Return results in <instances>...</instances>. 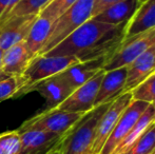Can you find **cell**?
<instances>
[{
	"instance_id": "277c9868",
	"label": "cell",
	"mask_w": 155,
	"mask_h": 154,
	"mask_svg": "<svg viewBox=\"0 0 155 154\" xmlns=\"http://www.w3.org/2000/svg\"><path fill=\"white\" fill-rule=\"evenodd\" d=\"M78 62H80V60L75 56H36L30 62L27 70L21 74L25 81V87L19 90L14 97L25 95V91L35 84L45 78L59 74L67 68Z\"/></svg>"
},
{
	"instance_id": "836d02e7",
	"label": "cell",
	"mask_w": 155,
	"mask_h": 154,
	"mask_svg": "<svg viewBox=\"0 0 155 154\" xmlns=\"http://www.w3.org/2000/svg\"><path fill=\"white\" fill-rule=\"evenodd\" d=\"M154 125H155V121H154Z\"/></svg>"
},
{
	"instance_id": "d4e9b609",
	"label": "cell",
	"mask_w": 155,
	"mask_h": 154,
	"mask_svg": "<svg viewBox=\"0 0 155 154\" xmlns=\"http://www.w3.org/2000/svg\"><path fill=\"white\" fill-rule=\"evenodd\" d=\"M23 87L25 81L21 75L6 76L0 79V101L14 97Z\"/></svg>"
},
{
	"instance_id": "83f0119b",
	"label": "cell",
	"mask_w": 155,
	"mask_h": 154,
	"mask_svg": "<svg viewBox=\"0 0 155 154\" xmlns=\"http://www.w3.org/2000/svg\"><path fill=\"white\" fill-rule=\"evenodd\" d=\"M19 0H0V18L8 13Z\"/></svg>"
},
{
	"instance_id": "cb8c5ba5",
	"label": "cell",
	"mask_w": 155,
	"mask_h": 154,
	"mask_svg": "<svg viewBox=\"0 0 155 154\" xmlns=\"http://www.w3.org/2000/svg\"><path fill=\"white\" fill-rule=\"evenodd\" d=\"M21 136L18 130L0 134V154H20Z\"/></svg>"
},
{
	"instance_id": "9a60e30c",
	"label": "cell",
	"mask_w": 155,
	"mask_h": 154,
	"mask_svg": "<svg viewBox=\"0 0 155 154\" xmlns=\"http://www.w3.org/2000/svg\"><path fill=\"white\" fill-rule=\"evenodd\" d=\"M126 79L127 67L111 71H104V77L101 79L95 101H94V108L113 101L119 95L123 94Z\"/></svg>"
},
{
	"instance_id": "ba28073f",
	"label": "cell",
	"mask_w": 155,
	"mask_h": 154,
	"mask_svg": "<svg viewBox=\"0 0 155 154\" xmlns=\"http://www.w3.org/2000/svg\"><path fill=\"white\" fill-rule=\"evenodd\" d=\"M131 101H132V95H131L130 92L119 95L116 99L112 101L110 107L104 112V114L99 120L91 154L100 153L104 143L107 142L111 132L113 131L114 127L116 126L118 119L120 118L121 114L128 108Z\"/></svg>"
},
{
	"instance_id": "7a4b0ae2",
	"label": "cell",
	"mask_w": 155,
	"mask_h": 154,
	"mask_svg": "<svg viewBox=\"0 0 155 154\" xmlns=\"http://www.w3.org/2000/svg\"><path fill=\"white\" fill-rule=\"evenodd\" d=\"M111 103L112 101L87 112L62 136L58 145L61 154H91L98 123Z\"/></svg>"
},
{
	"instance_id": "ffe728a7",
	"label": "cell",
	"mask_w": 155,
	"mask_h": 154,
	"mask_svg": "<svg viewBox=\"0 0 155 154\" xmlns=\"http://www.w3.org/2000/svg\"><path fill=\"white\" fill-rule=\"evenodd\" d=\"M155 121V109L152 105H149V107L146 109V111L141 114L139 119L136 121L134 127L132 128L129 134L126 136V138L118 145L116 149L113 151L112 154H124L141 136V134L150 127Z\"/></svg>"
},
{
	"instance_id": "7c38bea8",
	"label": "cell",
	"mask_w": 155,
	"mask_h": 154,
	"mask_svg": "<svg viewBox=\"0 0 155 154\" xmlns=\"http://www.w3.org/2000/svg\"><path fill=\"white\" fill-rule=\"evenodd\" d=\"M19 131V130H18ZM20 154H45L58 146L62 136L40 130H22Z\"/></svg>"
},
{
	"instance_id": "3957f363",
	"label": "cell",
	"mask_w": 155,
	"mask_h": 154,
	"mask_svg": "<svg viewBox=\"0 0 155 154\" xmlns=\"http://www.w3.org/2000/svg\"><path fill=\"white\" fill-rule=\"evenodd\" d=\"M93 5L94 0H77L59 18L56 19L53 22L49 38L40 55L48 53L72 32L90 20L92 18Z\"/></svg>"
},
{
	"instance_id": "4dcf8cb0",
	"label": "cell",
	"mask_w": 155,
	"mask_h": 154,
	"mask_svg": "<svg viewBox=\"0 0 155 154\" xmlns=\"http://www.w3.org/2000/svg\"><path fill=\"white\" fill-rule=\"evenodd\" d=\"M145 1H146V0H139V3L141 4V3H143V2H145Z\"/></svg>"
},
{
	"instance_id": "484cf974",
	"label": "cell",
	"mask_w": 155,
	"mask_h": 154,
	"mask_svg": "<svg viewBox=\"0 0 155 154\" xmlns=\"http://www.w3.org/2000/svg\"><path fill=\"white\" fill-rule=\"evenodd\" d=\"M77 0H51L40 12L39 16L51 20L52 22L58 19L60 16L71 8Z\"/></svg>"
},
{
	"instance_id": "f546056e",
	"label": "cell",
	"mask_w": 155,
	"mask_h": 154,
	"mask_svg": "<svg viewBox=\"0 0 155 154\" xmlns=\"http://www.w3.org/2000/svg\"><path fill=\"white\" fill-rule=\"evenodd\" d=\"M3 50L0 49V68H1V61H2V56H3ZM1 71V70H0Z\"/></svg>"
},
{
	"instance_id": "44dd1931",
	"label": "cell",
	"mask_w": 155,
	"mask_h": 154,
	"mask_svg": "<svg viewBox=\"0 0 155 154\" xmlns=\"http://www.w3.org/2000/svg\"><path fill=\"white\" fill-rule=\"evenodd\" d=\"M51 0H19L8 13L0 18V25L11 19L25 16H39L40 12Z\"/></svg>"
},
{
	"instance_id": "8992f818",
	"label": "cell",
	"mask_w": 155,
	"mask_h": 154,
	"mask_svg": "<svg viewBox=\"0 0 155 154\" xmlns=\"http://www.w3.org/2000/svg\"><path fill=\"white\" fill-rule=\"evenodd\" d=\"M86 113L62 111L57 108L45 110L22 123V130H40L63 136Z\"/></svg>"
},
{
	"instance_id": "7402d4cb",
	"label": "cell",
	"mask_w": 155,
	"mask_h": 154,
	"mask_svg": "<svg viewBox=\"0 0 155 154\" xmlns=\"http://www.w3.org/2000/svg\"><path fill=\"white\" fill-rule=\"evenodd\" d=\"M154 150L155 125L153 123L124 154H152Z\"/></svg>"
},
{
	"instance_id": "5bb4252c",
	"label": "cell",
	"mask_w": 155,
	"mask_h": 154,
	"mask_svg": "<svg viewBox=\"0 0 155 154\" xmlns=\"http://www.w3.org/2000/svg\"><path fill=\"white\" fill-rule=\"evenodd\" d=\"M106 59L107 57H101L98 59L80 61L67 68L58 75L64 80L65 84L72 90L75 91L76 89L86 84L88 80H90L99 71L102 70Z\"/></svg>"
},
{
	"instance_id": "1f68e13d",
	"label": "cell",
	"mask_w": 155,
	"mask_h": 154,
	"mask_svg": "<svg viewBox=\"0 0 155 154\" xmlns=\"http://www.w3.org/2000/svg\"><path fill=\"white\" fill-rule=\"evenodd\" d=\"M151 105H152V106H153V107H154V109H155V101H154V103H151Z\"/></svg>"
},
{
	"instance_id": "8fae6325",
	"label": "cell",
	"mask_w": 155,
	"mask_h": 154,
	"mask_svg": "<svg viewBox=\"0 0 155 154\" xmlns=\"http://www.w3.org/2000/svg\"><path fill=\"white\" fill-rule=\"evenodd\" d=\"M155 73V43L127 66V79L123 94L129 93Z\"/></svg>"
},
{
	"instance_id": "4316f807",
	"label": "cell",
	"mask_w": 155,
	"mask_h": 154,
	"mask_svg": "<svg viewBox=\"0 0 155 154\" xmlns=\"http://www.w3.org/2000/svg\"><path fill=\"white\" fill-rule=\"evenodd\" d=\"M124 1V0H94V5L92 11V18L108 8L109 6L113 5V4L117 3V2Z\"/></svg>"
},
{
	"instance_id": "4fadbf2b",
	"label": "cell",
	"mask_w": 155,
	"mask_h": 154,
	"mask_svg": "<svg viewBox=\"0 0 155 154\" xmlns=\"http://www.w3.org/2000/svg\"><path fill=\"white\" fill-rule=\"evenodd\" d=\"M37 18L35 15L18 17L0 25V49L5 51L25 40Z\"/></svg>"
},
{
	"instance_id": "30bf717a",
	"label": "cell",
	"mask_w": 155,
	"mask_h": 154,
	"mask_svg": "<svg viewBox=\"0 0 155 154\" xmlns=\"http://www.w3.org/2000/svg\"><path fill=\"white\" fill-rule=\"evenodd\" d=\"M33 91L39 92L47 100V109H55L74 92L59 75H54L35 84L25 91V94Z\"/></svg>"
},
{
	"instance_id": "f1b7e54d",
	"label": "cell",
	"mask_w": 155,
	"mask_h": 154,
	"mask_svg": "<svg viewBox=\"0 0 155 154\" xmlns=\"http://www.w3.org/2000/svg\"><path fill=\"white\" fill-rule=\"evenodd\" d=\"M59 145V144H58ZM45 154H61V151H60V148H59V146H57V147H55L54 149H52V150H50L48 153H45Z\"/></svg>"
},
{
	"instance_id": "6da1fadb",
	"label": "cell",
	"mask_w": 155,
	"mask_h": 154,
	"mask_svg": "<svg viewBox=\"0 0 155 154\" xmlns=\"http://www.w3.org/2000/svg\"><path fill=\"white\" fill-rule=\"evenodd\" d=\"M126 25H111L90 19L43 55L75 56L80 61L108 58L124 40Z\"/></svg>"
},
{
	"instance_id": "52a82bcc",
	"label": "cell",
	"mask_w": 155,
	"mask_h": 154,
	"mask_svg": "<svg viewBox=\"0 0 155 154\" xmlns=\"http://www.w3.org/2000/svg\"><path fill=\"white\" fill-rule=\"evenodd\" d=\"M149 105L150 103L132 99L131 103L121 114L120 118L118 119L116 126L111 132L107 142L104 143L99 154H112L113 151L118 147V145L123 142L129 134V132L132 130L136 121L139 119L141 114L146 111V109L149 107Z\"/></svg>"
},
{
	"instance_id": "2e32d148",
	"label": "cell",
	"mask_w": 155,
	"mask_h": 154,
	"mask_svg": "<svg viewBox=\"0 0 155 154\" xmlns=\"http://www.w3.org/2000/svg\"><path fill=\"white\" fill-rule=\"evenodd\" d=\"M34 56L30 53L23 40L3 52L0 70L8 76L21 75L27 70Z\"/></svg>"
},
{
	"instance_id": "603a6c76",
	"label": "cell",
	"mask_w": 155,
	"mask_h": 154,
	"mask_svg": "<svg viewBox=\"0 0 155 154\" xmlns=\"http://www.w3.org/2000/svg\"><path fill=\"white\" fill-rule=\"evenodd\" d=\"M130 93L133 100L143 101L150 105L153 103L155 101V73L139 84Z\"/></svg>"
},
{
	"instance_id": "9c48e42d",
	"label": "cell",
	"mask_w": 155,
	"mask_h": 154,
	"mask_svg": "<svg viewBox=\"0 0 155 154\" xmlns=\"http://www.w3.org/2000/svg\"><path fill=\"white\" fill-rule=\"evenodd\" d=\"M104 74V70L99 71L86 84L76 89L62 103L58 106L57 109L68 112H78V113H87L91 111L94 108V101Z\"/></svg>"
},
{
	"instance_id": "d6a6232c",
	"label": "cell",
	"mask_w": 155,
	"mask_h": 154,
	"mask_svg": "<svg viewBox=\"0 0 155 154\" xmlns=\"http://www.w3.org/2000/svg\"><path fill=\"white\" fill-rule=\"evenodd\" d=\"M152 154H155V150L153 151V153H152Z\"/></svg>"
},
{
	"instance_id": "ac0fdd59",
	"label": "cell",
	"mask_w": 155,
	"mask_h": 154,
	"mask_svg": "<svg viewBox=\"0 0 155 154\" xmlns=\"http://www.w3.org/2000/svg\"><path fill=\"white\" fill-rule=\"evenodd\" d=\"M139 5V0H124L109 6L91 19L111 25H124L128 23Z\"/></svg>"
},
{
	"instance_id": "5b68a950",
	"label": "cell",
	"mask_w": 155,
	"mask_h": 154,
	"mask_svg": "<svg viewBox=\"0 0 155 154\" xmlns=\"http://www.w3.org/2000/svg\"><path fill=\"white\" fill-rule=\"evenodd\" d=\"M155 43V28L124 39L106 59L102 70L111 71L127 67Z\"/></svg>"
},
{
	"instance_id": "e0dca14e",
	"label": "cell",
	"mask_w": 155,
	"mask_h": 154,
	"mask_svg": "<svg viewBox=\"0 0 155 154\" xmlns=\"http://www.w3.org/2000/svg\"><path fill=\"white\" fill-rule=\"evenodd\" d=\"M155 28V0H146L124 27V39Z\"/></svg>"
},
{
	"instance_id": "d6986e66",
	"label": "cell",
	"mask_w": 155,
	"mask_h": 154,
	"mask_svg": "<svg viewBox=\"0 0 155 154\" xmlns=\"http://www.w3.org/2000/svg\"><path fill=\"white\" fill-rule=\"evenodd\" d=\"M52 25L53 22L51 20L38 16L30 30L27 38L25 39V42L27 44L28 50L34 57L41 54V51L49 38Z\"/></svg>"
}]
</instances>
